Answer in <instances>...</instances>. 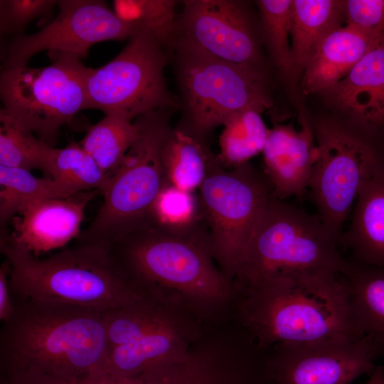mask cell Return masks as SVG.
Segmentation results:
<instances>
[{"mask_svg": "<svg viewBox=\"0 0 384 384\" xmlns=\"http://www.w3.org/2000/svg\"><path fill=\"white\" fill-rule=\"evenodd\" d=\"M178 82L190 129L203 139L235 114L270 109L273 102L260 68L237 65L176 45Z\"/></svg>", "mask_w": 384, "mask_h": 384, "instance_id": "cell-10", "label": "cell"}, {"mask_svg": "<svg viewBox=\"0 0 384 384\" xmlns=\"http://www.w3.org/2000/svg\"><path fill=\"white\" fill-rule=\"evenodd\" d=\"M139 135L137 123L123 115L105 114L89 126L80 144L110 176L121 164Z\"/></svg>", "mask_w": 384, "mask_h": 384, "instance_id": "cell-26", "label": "cell"}, {"mask_svg": "<svg viewBox=\"0 0 384 384\" xmlns=\"http://www.w3.org/2000/svg\"><path fill=\"white\" fill-rule=\"evenodd\" d=\"M198 196L214 259L233 280L274 196L271 186L250 162L225 169L213 154Z\"/></svg>", "mask_w": 384, "mask_h": 384, "instance_id": "cell-8", "label": "cell"}, {"mask_svg": "<svg viewBox=\"0 0 384 384\" xmlns=\"http://www.w3.org/2000/svg\"><path fill=\"white\" fill-rule=\"evenodd\" d=\"M168 55L154 36L141 29L110 62L91 68L85 81V109L117 114L133 120L175 102L166 87Z\"/></svg>", "mask_w": 384, "mask_h": 384, "instance_id": "cell-11", "label": "cell"}, {"mask_svg": "<svg viewBox=\"0 0 384 384\" xmlns=\"http://www.w3.org/2000/svg\"><path fill=\"white\" fill-rule=\"evenodd\" d=\"M365 384H384V368L376 366L373 372L370 375V378Z\"/></svg>", "mask_w": 384, "mask_h": 384, "instance_id": "cell-36", "label": "cell"}, {"mask_svg": "<svg viewBox=\"0 0 384 384\" xmlns=\"http://www.w3.org/2000/svg\"><path fill=\"white\" fill-rule=\"evenodd\" d=\"M210 326L181 311L139 339L109 350L103 375L128 378L177 358Z\"/></svg>", "mask_w": 384, "mask_h": 384, "instance_id": "cell-16", "label": "cell"}, {"mask_svg": "<svg viewBox=\"0 0 384 384\" xmlns=\"http://www.w3.org/2000/svg\"><path fill=\"white\" fill-rule=\"evenodd\" d=\"M108 250L143 295L183 308L207 324L232 319L235 283L214 259L204 219L184 228L149 225Z\"/></svg>", "mask_w": 384, "mask_h": 384, "instance_id": "cell-1", "label": "cell"}, {"mask_svg": "<svg viewBox=\"0 0 384 384\" xmlns=\"http://www.w3.org/2000/svg\"><path fill=\"white\" fill-rule=\"evenodd\" d=\"M351 220L338 238L351 260L384 267V172L361 186Z\"/></svg>", "mask_w": 384, "mask_h": 384, "instance_id": "cell-20", "label": "cell"}, {"mask_svg": "<svg viewBox=\"0 0 384 384\" xmlns=\"http://www.w3.org/2000/svg\"><path fill=\"white\" fill-rule=\"evenodd\" d=\"M301 127L274 122L262 149L265 176L274 198L302 196L309 188L315 159L316 142L308 119L302 115Z\"/></svg>", "mask_w": 384, "mask_h": 384, "instance_id": "cell-17", "label": "cell"}, {"mask_svg": "<svg viewBox=\"0 0 384 384\" xmlns=\"http://www.w3.org/2000/svg\"><path fill=\"white\" fill-rule=\"evenodd\" d=\"M181 311H188L146 295L122 307L105 310L108 351L139 339Z\"/></svg>", "mask_w": 384, "mask_h": 384, "instance_id": "cell-23", "label": "cell"}, {"mask_svg": "<svg viewBox=\"0 0 384 384\" xmlns=\"http://www.w3.org/2000/svg\"><path fill=\"white\" fill-rule=\"evenodd\" d=\"M235 286L232 319L262 349L335 336L361 338L343 274H277Z\"/></svg>", "mask_w": 384, "mask_h": 384, "instance_id": "cell-2", "label": "cell"}, {"mask_svg": "<svg viewBox=\"0 0 384 384\" xmlns=\"http://www.w3.org/2000/svg\"><path fill=\"white\" fill-rule=\"evenodd\" d=\"M97 192L82 191L64 198L31 201L12 219L11 235H1L36 257L63 247L80 234L85 207Z\"/></svg>", "mask_w": 384, "mask_h": 384, "instance_id": "cell-15", "label": "cell"}, {"mask_svg": "<svg viewBox=\"0 0 384 384\" xmlns=\"http://www.w3.org/2000/svg\"><path fill=\"white\" fill-rule=\"evenodd\" d=\"M42 68H3L0 97L4 110L21 126L54 147L60 128L85 105V81L91 68L78 56L49 55Z\"/></svg>", "mask_w": 384, "mask_h": 384, "instance_id": "cell-9", "label": "cell"}, {"mask_svg": "<svg viewBox=\"0 0 384 384\" xmlns=\"http://www.w3.org/2000/svg\"><path fill=\"white\" fill-rule=\"evenodd\" d=\"M311 127L316 159L310 196L316 214L338 240L362 185L384 172V154L363 126L323 119Z\"/></svg>", "mask_w": 384, "mask_h": 384, "instance_id": "cell-7", "label": "cell"}, {"mask_svg": "<svg viewBox=\"0 0 384 384\" xmlns=\"http://www.w3.org/2000/svg\"><path fill=\"white\" fill-rule=\"evenodd\" d=\"M375 358L365 338L335 336L274 345L265 370L272 384H351L373 372Z\"/></svg>", "mask_w": 384, "mask_h": 384, "instance_id": "cell-13", "label": "cell"}, {"mask_svg": "<svg viewBox=\"0 0 384 384\" xmlns=\"http://www.w3.org/2000/svg\"><path fill=\"white\" fill-rule=\"evenodd\" d=\"M213 154L203 139L186 129H172L161 152L168 183L189 192L198 190Z\"/></svg>", "mask_w": 384, "mask_h": 384, "instance_id": "cell-24", "label": "cell"}, {"mask_svg": "<svg viewBox=\"0 0 384 384\" xmlns=\"http://www.w3.org/2000/svg\"><path fill=\"white\" fill-rule=\"evenodd\" d=\"M323 94L354 122L384 127V36Z\"/></svg>", "mask_w": 384, "mask_h": 384, "instance_id": "cell-18", "label": "cell"}, {"mask_svg": "<svg viewBox=\"0 0 384 384\" xmlns=\"http://www.w3.org/2000/svg\"><path fill=\"white\" fill-rule=\"evenodd\" d=\"M58 6V16L41 31L14 38L3 68L26 66L42 51L84 58L92 45L129 39L142 29L122 20L104 1L60 0Z\"/></svg>", "mask_w": 384, "mask_h": 384, "instance_id": "cell-12", "label": "cell"}, {"mask_svg": "<svg viewBox=\"0 0 384 384\" xmlns=\"http://www.w3.org/2000/svg\"><path fill=\"white\" fill-rule=\"evenodd\" d=\"M256 2L273 60L284 77L292 81L294 77L289 44L292 0H260Z\"/></svg>", "mask_w": 384, "mask_h": 384, "instance_id": "cell-31", "label": "cell"}, {"mask_svg": "<svg viewBox=\"0 0 384 384\" xmlns=\"http://www.w3.org/2000/svg\"><path fill=\"white\" fill-rule=\"evenodd\" d=\"M343 1L292 0L291 54L294 78L302 75L324 38L340 27Z\"/></svg>", "mask_w": 384, "mask_h": 384, "instance_id": "cell-22", "label": "cell"}, {"mask_svg": "<svg viewBox=\"0 0 384 384\" xmlns=\"http://www.w3.org/2000/svg\"><path fill=\"white\" fill-rule=\"evenodd\" d=\"M383 36L375 38L347 25L331 31L317 46L302 75L303 92L323 94L334 87Z\"/></svg>", "mask_w": 384, "mask_h": 384, "instance_id": "cell-19", "label": "cell"}, {"mask_svg": "<svg viewBox=\"0 0 384 384\" xmlns=\"http://www.w3.org/2000/svg\"><path fill=\"white\" fill-rule=\"evenodd\" d=\"M203 219L198 196L169 183L159 192L151 208L152 225L184 228Z\"/></svg>", "mask_w": 384, "mask_h": 384, "instance_id": "cell-32", "label": "cell"}, {"mask_svg": "<svg viewBox=\"0 0 384 384\" xmlns=\"http://www.w3.org/2000/svg\"><path fill=\"white\" fill-rule=\"evenodd\" d=\"M1 228L11 221L27 203L45 198H64L73 196L49 177L38 178L31 171L0 165ZM76 194V193H75Z\"/></svg>", "mask_w": 384, "mask_h": 384, "instance_id": "cell-28", "label": "cell"}, {"mask_svg": "<svg viewBox=\"0 0 384 384\" xmlns=\"http://www.w3.org/2000/svg\"><path fill=\"white\" fill-rule=\"evenodd\" d=\"M46 164L45 176L53 178L72 194L87 191L102 194L109 183L110 176L75 142L63 149L49 146Z\"/></svg>", "mask_w": 384, "mask_h": 384, "instance_id": "cell-25", "label": "cell"}, {"mask_svg": "<svg viewBox=\"0 0 384 384\" xmlns=\"http://www.w3.org/2000/svg\"><path fill=\"white\" fill-rule=\"evenodd\" d=\"M9 267L12 299L58 302L102 311L132 304L143 294L124 274L108 249L75 242L41 258L1 236Z\"/></svg>", "mask_w": 384, "mask_h": 384, "instance_id": "cell-4", "label": "cell"}, {"mask_svg": "<svg viewBox=\"0 0 384 384\" xmlns=\"http://www.w3.org/2000/svg\"><path fill=\"white\" fill-rule=\"evenodd\" d=\"M48 145L0 110V165L46 174Z\"/></svg>", "mask_w": 384, "mask_h": 384, "instance_id": "cell-30", "label": "cell"}, {"mask_svg": "<svg viewBox=\"0 0 384 384\" xmlns=\"http://www.w3.org/2000/svg\"><path fill=\"white\" fill-rule=\"evenodd\" d=\"M58 4L56 0H1V33L15 37L24 35L29 23L50 14Z\"/></svg>", "mask_w": 384, "mask_h": 384, "instance_id": "cell-33", "label": "cell"}, {"mask_svg": "<svg viewBox=\"0 0 384 384\" xmlns=\"http://www.w3.org/2000/svg\"><path fill=\"white\" fill-rule=\"evenodd\" d=\"M9 267L5 260L0 267V320L4 322L13 313V302L9 283Z\"/></svg>", "mask_w": 384, "mask_h": 384, "instance_id": "cell-35", "label": "cell"}, {"mask_svg": "<svg viewBox=\"0 0 384 384\" xmlns=\"http://www.w3.org/2000/svg\"><path fill=\"white\" fill-rule=\"evenodd\" d=\"M256 108H248L233 115L223 125L219 137L220 153L217 159L225 169L249 162L262 151L270 129Z\"/></svg>", "mask_w": 384, "mask_h": 384, "instance_id": "cell-27", "label": "cell"}, {"mask_svg": "<svg viewBox=\"0 0 384 384\" xmlns=\"http://www.w3.org/2000/svg\"><path fill=\"white\" fill-rule=\"evenodd\" d=\"M346 25L375 38L384 36V0L343 1Z\"/></svg>", "mask_w": 384, "mask_h": 384, "instance_id": "cell-34", "label": "cell"}, {"mask_svg": "<svg viewBox=\"0 0 384 384\" xmlns=\"http://www.w3.org/2000/svg\"><path fill=\"white\" fill-rule=\"evenodd\" d=\"M170 110L160 109L134 119L138 137L111 174L97 215L75 242L108 249L126 235L152 225L153 204L169 183L161 152L172 129Z\"/></svg>", "mask_w": 384, "mask_h": 384, "instance_id": "cell-5", "label": "cell"}, {"mask_svg": "<svg viewBox=\"0 0 384 384\" xmlns=\"http://www.w3.org/2000/svg\"><path fill=\"white\" fill-rule=\"evenodd\" d=\"M174 0H114L113 11L122 20L150 32L163 48L174 50L178 24Z\"/></svg>", "mask_w": 384, "mask_h": 384, "instance_id": "cell-29", "label": "cell"}, {"mask_svg": "<svg viewBox=\"0 0 384 384\" xmlns=\"http://www.w3.org/2000/svg\"><path fill=\"white\" fill-rule=\"evenodd\" d=\"M0 333L1 373L34 370L65 380L101 375L108 353L102 310L12 299Z\"/></svg>", "mask_w": 384, "mask_h": 384, "instance_id": "cell-3", "label": "cell"}, {"mask_svg": "<svg viewBox=\"0 0 384 384\" xmlns=\"http://www.w3.org/2000/svg\"><path fill=\"white\" fill-rule=\"evenodd\" d=\"M182 4L174 46H183L231 63L260 68L259 46L243 1L186 0Z\"/></svg>", "mask_w": 384, "mask_h": 384, "instance_id": "cell-14", "label": "cell"}, {"mask_svg": "<svg viewBox=\"0 0 384 384\" xmlns=\"http://www.w3.org/2000/svg\"><path fill=\"white\" fill-rule=\"evenodd\" d=\"M349 259L316 214L273 196L233 279L245 284L277 274H343Z\"/></svg>", "mask_w": 384, "mask_h": 384, "instance_id": "cell-6", "label": "cell"}, {"mask_svg": "<svg viewBox=\"0 0 384 384\" xmlns=\"http://www.w3.org/2000/svg\"><path fill=\"white\" fill-rule=\"evenodd\" d=\"M343 274L350 291L358 332L376 358L384 356V267L349 260Z\"/></svg>", "mask_w": 384, "mask_h": 384, "instance_id": "cell-21", "label": "cell"}]
</instances>
